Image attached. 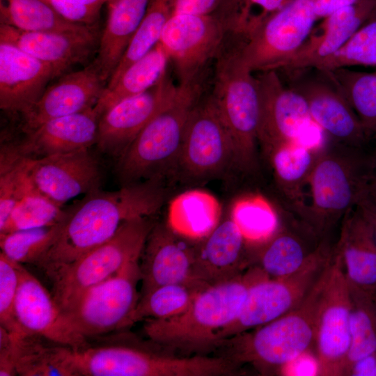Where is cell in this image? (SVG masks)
I'll list each match as a JSON object with an SVG mask.
<instances>
[{"mask_svg": "<svg viewBox=\"0 0 376 376\" xmlns=\"http://www.w3.org/2000/svg\"><path fill=\"white\" fill-rule=\"evenodd\" d=\"M17 264L0 252V326L10 333H24L15 313L19 283Z\"/></svg>", "mask_w": 376, "mask_h": 376, "instance_id": "obj_45", "label": "cell"}, {"mask_svg": "<svg viewBox=\"0 0 376 376\" xmlns=\"http://www.w3.org/2000/svg\"><path fill=\"white\" fill-rule=\"evenodd\" d=\"M27 159L15 143L1 145L0 150V228L24 194L29 183Z\"/></svg>", "mask_w": 376, "mask_h": 376, "instance_id": "obj_43", "label": "cell"}, {"mask_svg": "<svg viewBox=\"0 0 376 376\" xmlns=\"http://www.w3.org/2000/svg\"><path fill=\"white\" fill-rule=\"evenodd\" d=\"M19 283L15 313L24 333L42 336L69 346L75 350L85 348L89 340L69 323L53 296L22 264H17Z\"/></svg>", "mask_w": 376, "mask_h": 376, "instance_id": "obj_19", "label": "cell"}, {"mask_svg": "<svg viewBox=\"0 0 376 376\" xmlns=\"http://www.w3.org/2000/svg\"><path fill=\"white\" fill-rule=\"evenodd\" d=\"M376 15V0H358L322 19L279 70L311 68L336 52L366 22Z\"/></svg>", "mask_w": 376, "mask_h": 376, "instance_id": "obj_25", "label": "cell"}, {"mask_svg": "<svg viewBox=\"0 0 376 376\" xmlns=\"http://www.w3.org/2000/svg\"><path fill=\"white\" fill-rule=\"evenodd\" d=\"M335 249L348 282L361 289L376 290V243L370 225L357 207L343 217Z\"/></svg>", "mask_w": 376, "mask_h": 376, "instance_id": "obj_27", "label": "cell"}, {"mask_svg": "<svg viewBox=\"0 0 376 376\" xmlns=\"http://www.w3.org/2000/svg\"><path fill=\"white\" fill-rule=\"evenodd\" d=\"M178 90L167 74L148 91L123 99L100 116L96 145L118 157L148 122L173 97Z\"/></svg>", "mask_w": 376, "mask_h": 376, "instance_id": "obj_17", "label": "cell"}, {"mask_svg": "<svg viewBox=\"0 0 376 376\" xmlns=\"http://www.w3.org/2000/svg\"><path fill=\"white\" fill-rule=\"evenodd\" d=\"M171 15L172 0H151L143 19L106 87L112 86L127 67L159 42L163 29Z\"/></svg>", "mask_w": 376, "mask_h": 376, "instance_id": "obj_40", "label": "cell"}, {"mask_svg": "<svg viewBox=\"0 0 376 376\" xmlns=\"http://www.w3.org/2000/svg\"><path fill=\"white\" fill-rule=\"evenodd\" d=\"M75 350L79 376H232L240 368L223 356L175 357L105 339Z\"/></svg>", "mask_w": 376, "mask_h": 376, "instance_id": "obj_7", "label": "cell"}, {"mask_svg": "<svg viewBox=\"0 0 376 376\" xmlns=\"http://www.w3.org/2000/svg\"><path fill=\"white\" fill-rule=\"evenodd\" d=\"M11 334L17 375L79 376L72 347L36 334Z\"/></svg>", "mask_w": 376, "mask_h": 376, "instance_id": "obj_29", "label": "cell"}, {"mask_svg": "<svg viewBox=\"0 0 376 376\" xmlns=\"http://www.w3.org/2000/svg\"><path fill=\"white\" fill-rule=\"evenodd\" d=\"M358 65L376 66V15L362 25L336 52L311 68L329 70Z\"/></svg>", "mask_w": 376, "mask_h": 376, "instance_id": "obj_44", "label": "cell"}, {"mask_svg": "<svg viewBox=\"0 0 376 376\" xmlns=\"http://www.w3.org/2000/svg\"><path fill=\"white\" fill-rule=\"evenodd\" d=\"M320 150L290 143L278 146L265 154L279 190L300 216L306 207L303 188L308 182Z\"/></svg>", "mask_w": 376, "mask_h": 376, "instance_id": "obj_31", "label": "cell"}, {"mask_svg": "<svg viewBox=\"0 0 376 376\" xmlns=\"http://www.w3.org/2000/svg\"><path fill=\"white\" fill-rule=\"evenodd\" d=\"M61 223L1 233V252L17 263L38 266L56 238Z\"/></svg>", "mask_w": 376, "mask_h": 376, "instance_id": "obj_42", "label": "cell"}, {"mask_svg": "<svg viewBox=\"0 0 376 376\" xmlns=\"http://www.w3.org/2000/svg\"><path fill=\"white\" fill-rule=\"evenodd\" d=\"M325 272V270H324ZM293 310L255 329L219 341L216 349L242 370L249 365L263 375L284 373L314 345L315 321L324 274Z\"/></svg>", "mask_w": 376, "mask_h": 376, "instance_id": "obj_3", "label": "cell"}, {"mask_svg": "<svg viewBox=\"0 0 376 376\" xmlns=\"http://www.w3.org/2000/svg\"><path fill=\"white\" fill-rule=\"evenodd\" d=\"M356 207L370 225L376 243V199L368 191Z\"/></svg>", "mask_w": 376, "mask_h": 376, "instance_id": "obj_50", "label": "cell"}, {"mask_svg": "<svg viewBox=\"0 0 376 376\" xmlns=\"http://www.w3.org/2000/svg\"><path fill=\"white\" fill-rule=\"evenodd\" d=\"M205 74L178 84L172 100L143 128L118 157L116 171L123 185L175 173L186 125L203 96Z\"/></svg>", "mask_w": 376, "mask_h": 376, "instance_id": "obj_5", "label": "cell"}, {"mask_svg": "<svg viewBox=\"0 0 376 376\" xmlns=\"http://www.w3.org/2000/svg\"><path fill=\"white\" fill-rule=\"evenodd\" d=\"M154 224L150 217L125 221L104 244L47 274L51 293L62 312L88 290L116 274L127 263L140 258Z\"/></svg>", "mask_w": 376, "mask_h": 376, "instance_id": "obj_8", "label": "cell"}, {"mask_svg": "<svg viewBox=\"0 0 376 376\" xmlns=\"http://www.w3.org/2000/svg\"><path fill=\"white\" fill-rule=\"evenodd\" d=\"M100 118L93 107L50 119L15 144L20 154L31 159L89 149L97 143Z\"/></svg>", "mask_w": 376, "mask_h": 376, "instance_id": "obj_26", "label": "cell"}, {"mask_svg": "<svg viewBox=\"0 0 376 376\" xmlns=\"http://www.w3.org/2000/svg\"><path fill=\"white\" fill-rule=\"evenodd\" d=\"M151 0H107V19L93 61L107 83L143 19Z\"/></svg>", "mask_w": 376, "mask_h": 376, "instance_id": "obj_28", "label": "cell"}, {"mask_svg": "<svg viewBox=\"0 0 376 376\" xmlns=\"http://www.w3.org/2000/svg\"><path fill=\"white\" fill-rule=\"evenodd\" d=\"M358 0H314L318 19H323L336 10L354 3Z\"/></svg>", "mask_w": 376, "mask_h": 376, "instance_id": "obj_51", "label": "cell"}, {"mask_svg": "<svg viewBox=\"0 0 376 376\" xmlns=\"http://www.w3.org/2000/svg\"><path fill=\"white\" fill-rule=\"evenodd\" d=\"M251 248V266L258 267L268 278L279 279L297 272L317 247L309 249L296 233L279 226L269 240Z\"/></svg>", "mask_w": 376, "mask_h": 376, "instance_id": "obj_32", "label": "cell"}, {"mask_svg": "<svg viewBox=\"0 0 376 376\" xmlns=\"http://www.w3.org/2000/svg\"><path fill=\"white\" fill-rule=\"evenodd\" d=\"M376 139V138H375ZM375 157V178H376V146L374 151H373Z\"/></svg>", "mask_w": 376, "mask_h": 376, "instance_id": "obj_53", "label": "cell"}, {"mask_svg": "<svg viewBox=\"0 0 376 376\" xmlns=\"http://www.w3.org/2000/svg\"><path fill=\"white\" fill-rule=\"evenodd\" d=\"M374 178L373 152L327 141L309 177L311 203L301 217L315 235H322L357 206Z\"/></svg>", "mask_w": 376, "mask_h": 376, "instance_id": "obj_4", "label": "cell"}, {"mask_svg": "<svg viewBox=\"0 0 376 376\" xmlns=\"http://www.w3.org/2000/svg\"><path fill=\"white\" fill-rule=\"evenodd\" d=\"M55 77L47 64L15 45L0 41V108L11 114H26Z\"/></svg>", "mask_w": 376, "mask_h": 376, "instance_id": "obj_22", "label": "cell"}, {"mask_svg": "<svg viewBox=\"0 0 376 376\" xmlns=\"http://www.w3.org/2000/svg\"><path fill=\"white\" fill-rule=\"evenodd\" d=\"M230 169H235L230 136L210 95L203 96L188 119L175 173L201 182Z\"/></svg>", "mask_w": 376, "mask_h": 376, "instance_id": "obj_13", "label": "cell"}, {"mask_svg": "<svg viewBox=\"0 0 376 376\" xmlns=\"http://www.w3.org/2000/svg\"><path fill=\"white\" fill-rule=\"evenodd\" d=\"M221 213V205L213 194L203 189H190L171 201L166 224L179 235L197 242L217 227Z\"/></svg>", "mask_w": 376, "mask_h": 376, "instance_id": "obj_30", "label": "cell"}, {"mask_svg": "<svg viewBox=\"0 0 376 376\" xmlns=\"http://www.w3.org/2000/svg\"><path fill=\"white\" fill-rule=\"evenodd\" d=\"M229 217L250 246L266 242L280 226L276 210L259 194L244 195L235 199Z\"/></svg>", "mask_w": 376, "mask_h": 376, "instance_id": "obj_37", "label": "cell"}, {"mask_svg": "<svg viewBox=\"0 0 376 376\" xmlns=\"http://www.w3.org/2000/svg\"><path fill=\"white\" fill-rule=\"evenodd\" d=\"M250 246L229 217L196 244L194 276L209 285L230 280L251 266Z\"/></svg>", "mask_w": 376, "mask_h": 376, "instance_id": "obj_24", "label": "cell"}, {"mask_svg": "<svg viewBox=\"0 0 376 376\" xmlns=\"http://www.w3.org/2000/svg\"><path fill=\"white\" fill-rule=\"evenodd\" d=\"M259 99L258 143L265 154L285 143L307 145L316 136L311 134L313 121L304 97L284 85L278 70L256 75Z\"/></svg>", "mask_w": 376, "mask_h": 376, "instance_id": "obj_14", "label": "cell"}, {"mask_svg": "<svg viewBox=\"0 0 376 376\" xmlns=\"http://www.w3.org/2000/svg\"><path fill=\"white\" fill-rule=\"evenodd\" d=\"M100 36L97 26L78 31L28 32L0 24V41L15 45L49 65L55 77L86 61L97 49Z\"/></svg>", "mask_w": 376, "mask_h": 376, "instance_id": "obj_21", "label": "cell"}, {"mask_svg": "<svg viewBox=\"0 0 376 376\" xmlns=\"http://www.w3.org/2000/svg\"><path fill=\"white\" fill-rule=\"evenodd\" d=\"M292 0H222L214 14L228 36L242 40Z\"/></svg>", "mask_w": 376, "mask_h": 376, "instance_id": "obj_38", "label": "cell"}, {"mask_svg": "<svg viewBox=\"0 0 376 376\" xmlns=\"http://www.w3.org/2000/svg\"><path fill=\"white\" fill-rule=\"evenodd\" d=\"M0 24L22 31H78L90 26L70 22L44 0H0Z\"/></svg>", "mask_w": 376, "mask_h": 376, "instance_id": "obj_34", "label": "cell"}, {"mask_svg": "<svg viewBox=\"0 0 376 376\" xmlns=\"http://www.w3.org/2000/svg\"><path fill=\"white\" fill-rule=\"evenodd\" d=\"M347 375L376 376V352L355 361L349 368Z\"/></svg>", "mask_w": 376, "mask_h": 376, "instance_id": "obj_49", "label": "cell"}, {"mask_svg": "<svg viewBox=\"0 0 376 376\" xmlns=\"http://www.w3.org/2000/svg\"><path fill=\"white\" fill-rule=\"evenodd\" d=\"M194 243L175 233L166 223L154 224L139 260V297L164 285L202 283L194 276Z\"/></svg>", "mask_w": 376, "mask_h": 376, "instance_id": "obj_20", "label": "cell"}, {"mask_svg": "<svg viewBox=\"0 0 376 376\" xmlns=\"http://www.w3.org/2000/svg\"><path fill=\"white\" fill-rule=\"evenodd\" d=\"M265 276L251 265L230 280L201 288L180 314L144 320L143 331L159 347L191 353L213 350L217 331L235 319L251 285Z\"/></svg>", "mask_w": 376, "mask_h": 376, "instance_id": "obj_2", "label": "cell"}, {"mask_svg": "<svg viewBox=\"0 0 376 376\" xmlns=\"http://www.w3.org/2000/svg\"><path fill=\"white\" fill-rule=\"evenodd\" d=\"M314 0H292L236 42L253 72L279 70L305 42L318 20Z\"/></svg>", "mask_w": 376, "mask_h": 376, "instance_id": "obj_12", "label": "cell"}, {"mask_svg": "<svg viewBox=\"0 0 376 376\" xmlns=\"http://www.w3.org/2000/svg\"><path fill=\"white\" fill-rule=\"evenodd\" d=\"M65 19L97 26L100 10L107 0H44Z\"/></svg>", "mask_w": 376, "mask_h": 376, "instance_id": "obj_46", "label": "cell"}, {"mask_svg": "<svg viewBox=\"0 0 376 376\" xmlns=\"http://www.w3.org/2000/svg\"><path fill=\"white\" fill-rule=\"evenodd\" d=\"M139 259L127 263L116 274L85 292L63 312L72 327L88 340L130 327L139 299Z\"/></svg>", "mask_w": 376, "mask_h": 376, "instance_id": "obj_10", "label": "cell"}, {"mask_svg": "<svg viewBox=\"0 0 376 376\" xmlns=\"http://www.w3.org/2000/svg\"><path fill=\"white\" fill-rule=\"evenodd\" d=\"M17 375L13 334L0 326V376Z\"/></svg>", "mask_w": 376, "mask_h": 376, "instance_id": "obj_47", "label": "cell"}, {"mask_svg": "<svg viewBox=\"0 0 376 376\" xmlns=\"http://www.w3.org/2000/svg\"><path fill=\"white\" fill-rule=\"evenodd\" d=\"M107 83L94 61L69 72L47 88L33 108L23 116V130L30 132L45 122L95 107Z\"/></svg>", "mask_w": 376, "mask_h": 376, "instance_id": "obj_23", "label": "cell"}, {"mask_svg": "<svg viewBox=\"0 0 376 376\" xmlns=\"http://www.w3.org/2000/svg\"><path fill=\"white\" fill-rule=\"evenodd\" d=\"M205 286L202 283H174L150 290L139 297L130 318V326L148 319H166L180 314Z\"/></svg>", "mask_w": 376, "mask_h": 376, "instance_id": "obj_39", "label": "cell"}, {"mask_svg": "<svg viewBox=\"0 0 376 376\" xmlns=\"http://www.w3.org/2000/svg\"><path fill=\"white\" fill-rule=\"evenodd\" d=\"M27 173L36 188L61 206L102 183L100 164L89 149L28 158Z\"/></svg>", "mask_w": 376, "mask_h": 376, "instance_id": "obj_18", "label": "cell"}, {"mask_svg": "<svg viewBox=\"0 0 376 376\" xmlns=\"http://www.w3.org/2000/svg\"><path fill=\"white\" fill-rule=\"evenodd\" d=\"M336 87L359 117L369 136L376 138V72L338 68L320 70Z\"/></svg>", "mask_w": 376, "mask_h": 376, "instance_id": "obj_35", "label": "cell"}, {"mask_svg": "<svg viewBox=\"0 0 376 376\" xmlns=\"http://www.w3.org/2000/svg\"><path fill=\"white\" fill-rule=\"evenodd\" d=\"M65 212L63 206L42 194L29 179L24 195L0 228V234L54 225L62 220Z\"/></svg>", "mask_w": 376, "mask_h": 376, "instance_id": "obj_41", "label": "cell"}, {"mask_svg": "<svg viewBox=\"0 0 376 376\" xmlns=\"http://www.w3.org/2000/svg\"><path fill=\"white\" fill-rule=\"evenodd\" d=\"M227 34L214 14H172L159 44L171 62L179 84L189 82L205 73Z\"/></svg>", "mask_w": 376, "mask_h": 376, "instance_id": "obj_15", "label": "cell"}, {"mask_svg": "<svg viewBox=\"0 0 376 376\" xmlns=\"http://www.w3.org/2000/svg\"><path fill=\"white\" fill-rule=\"evenodd\" d=\"M351 302L348 281L336 249L324 274L315 321L318 375H345L350 346Z\"/></svg>", "mask_w": 376, "mask_h": 376, "instance_id": "obj_11", "label": "cell"}, {"mask_svg": "<svg viewBox=\"0 0 376 376\" xmlns=\"http://www.w3.org/2000/svg\"><path fill=\"white\" fill-rule=\"evenodd\" d=\"M348 284L351 340L345 375L355 361L376 352V290L361 289L349 282Z\"/></svg>", "mask_w": 376, "mask_h": 376, "instance_id": "obj_36", "label": "cell"}, {"mask_svg": "<svg viewBox=\"0 0 376 376\" xmlns=\"http://www.w3.org/2000/svg\"><path fill=\"white\" fill-rule=\"evenodd\" d=\"M369 193L370 194L373 196L376 199V178H374V179L372 180L370 187H369Z\"/></svg>", "mask_w": 376, "mask_h": 376, "instance_id": "obj_52", "label": "cell"}, {"mask_svg": "<svg viewBox=\"0 0 376 376\" xmlns=\"http://www.w3.org/2000/svg\"><path fill=\"white\" fill-rule=\"evenodd\" d=\"M169 62V59L159 42L127 67L112 86L105 87L95 109L101 116L119 101L148 91L167 74Z\"/></svg>", "mask_w": 376, "mask_h": 376, "instance_id": "obj_33", "label": "cell"}, {"mask_svg": "<svg viewBox=\"0 0 376 376\" xmlns=\"http://www.w3.org/2000/svg\"><path fill=\"white\" fill-rule=\"evenodd\" d=\"M166 195L159 178L85 194L65 209L56 238L37 267L47 274L72 263L108 241L125 221L155 214Z\"/></svg>", "mask_w": 376, "mask_h": 376, "instance_id": "obj_1", "label": "cell"}, {"mask_svg": "<svg viewBox=\"0 0 376 376\" xmlns=\"http://www.w3.org/2000/svg\"><path fill=\"white\" fill-rule=\"evenodd\" d=\"M292 71L297 76L291 78L288 86L304 97L313 121L327 139L344 146L367 148L371 138L351 106L324 74L318 69L315 75L306 74L304 69Z\"/></svg>", "mask_w": 376, "mask_h": 376, "instance_id": "obj_16", "label": "cell"}, {"mask_svg": "<svg viewBox=\"0 0 376 376\" xmlns=\"http://www.w3.org/2000/svg\"><path fill=\"white\" fill-rule=\"evenodd\" d=\"M214 60L209 95L230 136L235 169L254 173L258 167L260 117L256 75L242 61L235 40L228 36Z\"/></svg>", "mask_w": 376, "mask_h": 376, "instance_id": "obj_6", "label": "cell"}, {"mask_svg": "<svg viewBox=\"0 0 376 376\" xmlns=\"http://www.w3.org/2000/svg\"><path fill=\"white\" fill-rule=\"evenodd\" d=\"M333 251L322 240L295 273L279 279L265 276L254 282L238 315L216 334L215 347L221 340L265 324L298 306L322 275Z\"/></svg>", "mask_w": 376, "mask_h": 376, "instance_id": "obj_9", "label": "cell"}, {"mask_svg": "<svg viewBox=\"0 0 376 376\" xmlns=\"http://www.w3.org/2000/svg\"><path fill=\"white\" fill-rule=\"evenodd\" d=\"M222 0H172V14L206 15L214 13Z\"/></svg>", "mask_w": 376, "mask_h": 376, "instance_id": "obj_48", "label": "cell"}]
</instances>
